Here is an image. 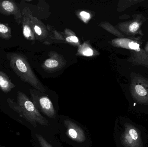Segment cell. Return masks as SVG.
Segmentation results:
<instances>
[{
	"label": "cell",
	"mask_w": 148,
	"mask_h": 147,
	"mask_svg": "<svg viewBox=\"0 0 148 147\" xmlns=\"http://www.w3.org/2000/svg\"><path fill=\"white\" fill-rule=\"evenodd\" d=\"M7 58L15 74L22 81L35 86L33 81V76L26 58L22 54L17 53L8 54Z\"/></svg>",
	"instance_id": "7a4b0ae2"
},
{
	"label": "cell",
	"mask_w": 148,
	"mask_h": 147,
	"mask_svg": "<svg viewBox=\"0 0 148 147\" xmlns=\"http://www.w3.org/2000/svg\"><path fill=\"white\" fill-rule=\"evenodd\" d=\"M45 65L49 68H55L58 66L59 63L55 60L48 59L45 61Z\"/></svg>",
	"instance_id": "5bb4252c"
},
{
	"label": "cell",
	"mask_w": 148,
	"mask_h": 147,
	"mask_svg": "<svg viewBox=\"0 0 148 147\" xmlns=\"http://www.w3.org/2000/svg\"><path fill=\"white\" fill-rule=\"evenodd\" d=\"M7 102L11 109L35 127L37 124L42 126L48 125V121L41 114L33 102L23 92H17V102L10 98H8Z\"/></svg>",
	"instance_id": "6da1fadb"
},
{
	"label": "cell",
	"mask_w": 148,
	"mask_h": 147,
	"mask_svg": "<svg viewBox=\"0 0 148 147\" xmlns=\"http://www.w3.org/2000/svg\"><path fill=\"white\" fill-rule=\"evenodd\" d=\"M11 37V28L7 24L0 22V38L3 39L9 40Z\"/></svg>",
	"instance_id": "7c38bea8"
},
{
	"label": "cell",
	"mask_w": 148,
	"mask_h": 147,
	"mask_svg": "<svg viewBox=\"0 0 148 147\" xmlns=\"http://www.w3.org/2000/svg\"><path fill=\"white\" fill-rule=\"evenodd\" d=\"M36 138L38 140L39 144L41 147H53L45 139L44 137L41 135L36 134Z\"/></svg>",
	"instance_id": "4fadbf2b"
},
{
	"label": "cell",
	"mask_w": 148,
	"mask_h": 147,
	"mask_svg": "<svg viewBox=\"0 0 148 147\" xmlns=\"http://www.w3.org/2000/svg\"><path fill=\"white\" fill-rule=\"evenodd\" d=\"M122 143L125 147H143L140 133L130 124L125 126V129L121 136Z\"/></svg>",
	"instance_id": "3957f363"
},
{
	"label": "cell",
	"mask_w": 148,
	"mask_h": 147,
	"mask_svg": "<svg viewBox=\"0 0 148 147\" xmlns=\"http://www.w3.org/2000/svg\"><path fill=\"white\" fill-rule=\"evenodd\" d=\"M133 96L139 102H148V80L140 77L135 78L130 85Z\"/></svg>",
	"instance_id": "277c9868"
},
{
	"label": "cell",
	"mask_w": 148,
	"mask_h": 147,
	"mask_svg": "<svg viewBox=\"0 0 148 147\" xmlns=\"http://www.w3.org/2000/svg\"><path fill=\"white\" fill-rule=\"evenodd\" d=\"M22 14L23 34L27 39H34V35L30 26L29 14L27 9L25 8L22 12Z\"/></svg>",
	"instance_id": "9c48e42d"
},
{
	"label": "cell",
	"mask_w": 148,
	"mask_h": 147,
	"mask_svg": "<svg viewBox=\"0 0 148 147\" xmlns=\"http://www.w3.org/2000/svg\"><path fill=\"white\" fill-rule=\"evenodd\" d=\"M94 53L93 50L90 48H88L85 49L84 51H83V54L84 56H92Z\"/></svg>",
	"instance_id": "e0dca14e"
},
{
	"label": "cell",
	"mask_w": 148,
	"mask_h": 147,
	"mask_svg": "<svg viewBox=\"0 0 148 147\" xmlns=\"http://www.w3.org/2000/svg\"><path fill=\"white\" fill-rule=\"evenodd\" d=\"M15 87V85L11 82L8 75L0 71V89L3 92L8 93Z\"/></svg>",
	"instance_id": "30bf717a"
},
{
	"label": "cell",
	"mask_w": 148,
	"mask_h": 147,
	"mask_svg": "<svg viewBox=\"0 0 148 147\" xmlns=\"http://www.w3.org/2000/svg\"><path fill=\"white\" fill-rule=\"evenodd\" d=\"M64 124L66 128V134L74 141L82 143L85 141L86 136L84 131L72 121L65 120Z\"/></svg>",
	"instance_id": "52a82bcc"
},
{
	"label": "cell",
	"mask_w": 148,
	"mask_h": 147,
	"mask_svg": "<svg viewBox=\"0 0 148 147\" xmlns=\"http://www.w3.org/2000/svg\"><path fill=\"white\" fill-rule=\"evenodd\" d=\"M67 41L69 42H73V43H77L78 41V39L77 37L75 36H71L67 37L66 39Z\"/></svg>",
	"instance_id": "2e32d148"
},
{
	"label": "cell",
	"mask_w": 148,
	"mask_h": 147,
	"mask_svg": "<svg viewBox=\"0 0 148 147\" xmlns=\"http://www.w3.org/2000/svg\"><path fill=\"white\" fill-rule=\"evenodd\" d=\"M126 25L127 32L128 34L130 35H135L139 33L140 31V27L141 25V22L138 20H133L129 22Z\"/></svg>",
	"instance_id": "8fae6325"
},
{
	"label": "cell",
	"mask_w": 148,
	"mask_h": 147,
	"mask_svg": "<svg viewBox=\"0 0 148 147\" xmlns=\"http://www.w3.org/2000/svg\"><path fill=\"white\" fill-rule=\"evenodd\" d=\"M80 15H81V16H82L83 18H84L85 19H89L90 17V14L89 13L85 12V11H82L80 13Z\"/></svg>",
	"instance_id": "ac0fdd59"
},
{
	"label": "cell",
	"mask_w": 148,
	"mask_h": 147,
	"mask_svg": "<svg viewBox=\"0 0 148 147\" xmlns=\"http://www.w3.org/2000/svg\"><path fill=\"white\" fill-rule=\"evenodd\" d=\"M114 45L122 48L133 50L136 51L138 55H147L145 51L141 50L140 45L137 41L131 40V39H116L113 40Z\"/></svg>",
	"instance_id": "ba28073f"
},
{
	"label": "cell",
	"mask_w": 148,
	"mask_h": 147,
	"mask_svg": "<svg viewBox=\"0 0 148 147\" xmlns=\"http://www.w3.org/2000/svg\"><path fill=\"white\" fill-rule=\"evenodd\" d=\"M35 24L36 25H34L33 26L34 32L37 35H40L42 33V31L40 26H39L38 25H36V24Z\"/></svg>",
	"instance_id": "9a60e30c"
},
{
	"label": "cell",
	"mask_w": 148,
	"mask_h": 147,
	"mask_svg": "<svg viewBox=\"0 0 148 147\" xmlns=\"http://www.w3.org/2000/svg\"><path fill=\"white\" fill-rule=\"evenodd\" d=\"M0 14L13 16L18 24L22 22V12L14 1L0 0Z\"/></svg>",
	"instance_id": "8992f818"
},
{
	"label": "cell",
	"mask_w": 148,
	"mask_h": 147,
	"mask_svg": "<svg viewBox=\"0 0 148 147\" xmlns=\"http://www.w3.org/2000/svg\"><path fill=\"white\" fill-rule=\"evenodd\" d=\"M32 102L40 112L43 113L47 117L52 119L56 117L53 105L50 99L46 96H39L31 92Z\"/></svg>",
	"instance_id": "5b68a950"
},
{
	"label": "cell",
	"mask_w": 148,
	"mask_h": 147,
	"mask_svg": "<svg viewBox=\"0 0 148 147\" xmlns=\"http://www.w3.org/2000/svg\"><path fill=\"white\" fill-rule=\"evenodd\" d=\"M145 50H146V51L148 53V44L146 46V47H145Z\"/></svg>",
	"instance_id": "d6986e66"
}]
</instances>
